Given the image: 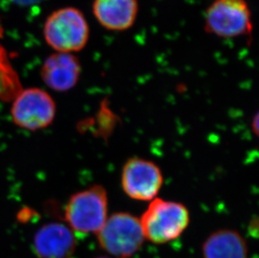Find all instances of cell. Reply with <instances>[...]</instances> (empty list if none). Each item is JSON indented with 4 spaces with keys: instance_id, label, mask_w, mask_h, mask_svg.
Returning <instances> with one entry per match:
<instances>
[{
    "instance_id": "obj_11",
    "label": "cell",
    "mask_w": 259,
    "mask_h": 258,
    "mask_svg": "<svg viewBox=\"0 0 259 258\" xmlns=\"http://www.w3.org/2000/svg\"><path fill=\"white\" fill-rule=\"evenodd\" d=\"M202 251L204 258H247V242L236 231L220 230L205 240Z\"/></svg>"
},
{
    "instance_id": "obj_16",
    "label": "cell",
    "mask_w": 259,
    "mask_h": 258,
    "mask_svg": "<svg viewBox=\"0 0 259 258\" xmlns=\"http://www.w3.org/2000/svg\"><path fill=\"white\" fill-rule=\"evenodd\" d=\"M97 258H115V257H108V256H99V257Z\"/></svg>"
},
{
    "instance_id": "obj_5",
    "label": "cell",
    "mask_w": 259,
    "mask_h": 258,
    "mask_svg": "<svg viewBox=\"0 0 259 258\" xmlns=\"http://www.w3.org/2000/svg\"><path fill=\"white\" fill-rule=\"evenodd\" d=\"M108 194L102 185H93L72 195L65 217L76 232L98 233L108 219Z\"/></svg>"
},
{
    "instance_id": "obj_10",
    "label": "cell",
    "mask_w": 259,
    "mask_h": 258,
    "mask_svg": "<svg viewBox=\"0 0 259 258\" xmlns=\"http://www.w3.org/2000/svg\"><path fill=\"white\" fill-rule=\"evenodd\" d=\"M80 74V61L71 53L53 54L46 60L41 69L45 83L57 92L71 90L78 81Z\"/></svg>"
},
{
    "instance_id": "obj_12",
    "label": "cell",
    "mask_w": 259,
    "mask_h": 258,
    "mask_svg": "<svg viewBox=\"0 0 259 258\" xmlns=\"http://www.w3.org/2000/svg\"><path fill=\"white\" fill-rule=\"evenodd\" d=\"M21 91L19 76L10 65L5 48L0 45V100L13 101Z\"/></svg>"
},
{
    "instance_id": "obj_7",
    "label": "cell",
    "mask_w": 259,
    "mask_h": 258,
    "mask_svg": "<svg viewBox=\"0 0 259 258\" xmlns=\"http://www.w3.org/2000/svg\"><path fill=\"white\" fill-rule=\"evenodd\" d=\"M159 166L142 158H131L125 163L121 183L125 194L134 200H153L163 185Z\"/></svg>"
},
{
    "instance_id": "obj_3",
    "label": "cell",
    "mask_w": 259,
    "mask_h": 258,
    "mask_svg": "<svg viewBox=\"0 0 259 258\" xmlns=\"http://www.w3.org/2000/svg\"><path fill=\"white\" fill-rule=\"evenodd\" d=\"M252 13L246 0H214L205 10L204 29L207 34L232 39L252 33Z\"/></svg>"
},
{
    "instance_id": "obj_4",
    "label": "cell",
    "mask_w": 259,
    "mask_h": 258,
    "mask_svg": "<svg viewBox=\"0 0 259 258\" xmlns=\"http://www.w3.org/2000/svg\"><path fill=\"white\" fill-rule=\"evenodd\" d=\"M97 235L101 247L115 258L132 256L145 239L140 219L126 212L108 217Z\"/></svg>"
},
{
    "instance_id": "obj_2",
    "label": "cell",
    "mask_w": 259,
    "mask_h": 258,
    "mask_svg": "<svg viewBox=\"0 0 259 258\" xmlns=\"http://www.w3.org/2000/svg\"><path fill=\"white\" fill-rule=\"evenodd\" d=\"M45 39L58 52H80L88 44L90 29L86 18L76 8L61 9L50 15L44 27Z\"/></svg>"
},
{
    "instance_id": "obj_6",
    "label": "cell",
    "mask_w": 259,
    "mask_h": 258,
    "mask_svg": "<svg viewBox=\"0 0 259 258\" xmlns=\"http://www.w3.org/2000/svg\"><path fill=\"white\" fill-rule=\"evenodd\" d=\"M11 115L15 124L30 131L48 127L55 118L56 104L52 97L39 88L21 91L14 99Z\"/></svg>"
},
{
    "instance_id": "obj_15",
    "label": "cell",
    "mask_w": 259,
    "mask_h": 258,
    "mask_svg": "<svg viewBox=\"0 0 259 258\" xmlns=\"http://www.w3.org/2000/svg\"><path fill=\"white\" fill-rule=\"evenodd\" d=\"M3 34H4V29H3L2 27L0 25V37L3 36Z\"/></svg>"
},
{
    "instance_id": "obj_14",
    "label": "cell",
    "mask_w": 259,
    "mask_h": 258,
    "mask_svg": "<svg viewBox=\"0 0 259 258\" xmlns=\"http://www.w3.org/2000/svg\"><path fill=\"white\" fill-rule=\"evenodd\" d=\"M252 129H253V131L256 133V134H257V130H258V116L257 114L255 116L254 119L252 121Z\"/></svg>"
},
{
    "instance_id": "obj_1",
    "label": "cell",
    "mask_w": 259,
    "mask_h": 258,
    "mask_svg": "<svg viewBox=\"0 0 259 258\" xmlns=\"http://www.w3.org/2000/svg\"><path fill=\"white\" fill-rule=\"evenodd\" d=\"M144 238L153 243L173 241L190 223V212L181 203L155 198L140 219Z\"/></svg>"
},
{
    "instance_id": "obj_13",
    "label": "cell",
    "mask_w": 259,
    "mask_h": 258,
    "mask_svg": "<svg viewBox=\"0 0 259 258\" xmlns=\"http://www.w3.org/2000/svg\"><path fill=\"white\" fill-rule=\"evenodd\" d=\"M9 2L15 4V5L22 6V7H27L31 5H38L43 2L45 0H7Z\"/></svg>"
},
{
    "instance_id": "obj_8",
    "label": "cell",
    "mask_w": 259,
    "mask_h": 258,
    "mask_svg": "<svg viewBox=\"0 0 259 258\" xmlns=\"http://www.w3.org/2000/svg\"><path fill=\"white\" fill-rule=\"evenodd\" d=\"M33 243L39 258H71L76 251L73 232L61 223H48L40 227Z\"/></svg>"
},
{
    "instance_id": "obj_9",
    "label": "cell",
    "mask_w": 259,
    "mask_h": 258,
    "mask_svg": "<svg viewBox=\"0 0 259 258\" xmlns=\"http://www.w3.org/2000/svg\"><path fill=\"white\" fill-rule=\"evenodd\" d=\"M140 11L138 0H94L93 13L104 29L125 31L132 28Z\"/></svg>"
}]
</instances>
